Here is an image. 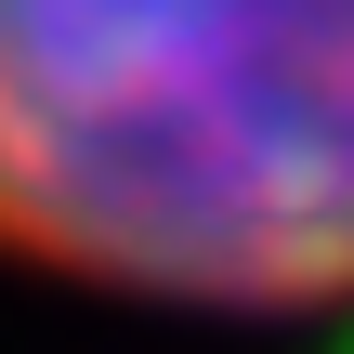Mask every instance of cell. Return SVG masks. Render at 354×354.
I'll use <instances>...</instances> for the list:
<instances>
[{"mask_svg":"<svg viewBox=\"0 0 354 354\" xmlns=\"http://www.w3.org/2000/svg\"><path fill=\"white\" fill-rule=\"evenodd\" d=\"M0 250L354 302V0H0Z\"/></svg>","mask_w":354,"mask_h":354,"instance_id":"cell-1","label":"cell"}]
</instances>
